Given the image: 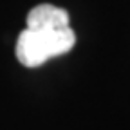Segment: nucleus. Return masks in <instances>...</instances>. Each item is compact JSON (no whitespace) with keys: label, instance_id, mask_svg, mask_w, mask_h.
<instances>
[{"label":"nucleus","instance_id":"f257e3e1","mask_svg":"<svg viewBox=\"0 0 130 130\" xmlns=\"http://www.w3.org/2000/svg\"><path fill=\"white\" fill-rule=\"evenodd\" d=\"M76 43L74 31L67 27H25L16 40V58L25 67H38L47 60L69 53Z\"/></svg>","mask_w":130,"mask_h":130},{"label":"nucleus","instance_id":"f03ea898","mask_svg":"<svg viewBox=\"0 0 130 130\" xmlns=\"http://www.w3.org/2000/svg\"><path fill=\"white\" fill-rule=\"evenodd\" d=\"M67 25H69V13L51 4H40L32 7L27 14V27H67Z\"/></svg>","mask_w":130,"mask_h":130}]
</instances>
